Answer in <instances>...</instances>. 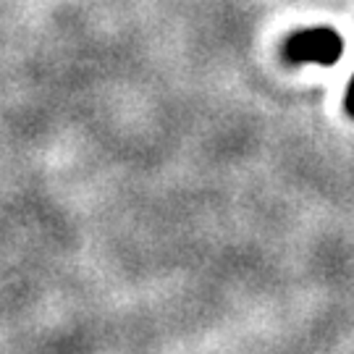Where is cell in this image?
Listing matches in <instances>:
<instances>
[{
	"label": "cell",
	"mask_w": 354,
	"mask_h": 354,
	"mask_svg": "<svg viewBox=\"0 0 354 354\" xmlns=\"http://www.w3.org/2000/svg\"><path fill=\"white\" fill-rule=\"evenodd\" d=\"M286 61L289 64H320L333 66L344 53V39L336 35L330 26H313V29H302L294 32L286 45Z\"/></svg>",
	"instance_id": "cell-1"
},
{
	"label": "cell",
	"mask_w": 354,
	"mask_h": 354,
	"mask_svg": "<svg viewBox=\"0 0 354 354\" xmlns=\"http://www.w3.org/2000/svg\"><path fill=\"white\" fill-rule=\"evenodd\" d=\"M344 111L354 118V76L352 82H349V87H346V97H344Z\"/></svg>",
	"instance_id": "cell-2"
}]
</instances>
